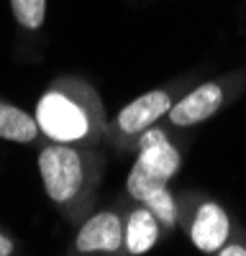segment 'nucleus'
<instances>
[{
  "label": "nucleus",
  "instance_id": "nucleus-1",
  "mask_svg": "<svg viewBox=\"0 0 246 256\" xmlns=\"http://www.w3.org/2000/svg\"><path fill=\"white\" fill-rule=\"evenodd\" d=\"M36 166L49 200L64 220L82 223L95 210L106 174V159L95 146L49 141L38 152Z\"/></svg>",
  "mask_w": 246,
  "mask_h": 256
},
{
  "label": "nucleus",
  "instance_id": "nucleus-2",
  "mask_svg": "<svg viewBox=\"0 0 246 256\" xmlns=\"http://www.w3.org/2000/svg\"><path fill=\"white\" fill-rule=\"evenodd\" d=\"M34 116L41 136L56 144L98 146L108 134V110L100 92L74 74L56 77L36 100Z\"/></svg>",
  "mask_w": 246,
  "mask_h": 256
},
{
  "label": "nucleus",
  "instance_id": "nucleus-3",
  "mask_svg": "<svg viewBox=\"0 0 246 256\" xmlns=\"http://www.w3.org/2000/svg\"><path fill=\"white\" fill-rule=\"evenodd\" d=\"M174 105V95L167 88H154L149 92L138 95L131 100L126 108H120V113L108 123V134L120 148H134L136 138L146 131V128L156 126L164 116L170 113Z\"/></svg>",
  "mask_w": 246,
  "mask_h": 256
},
{
  "label": "nucleus",
  "instance_id": "nucleus-4",
  "mask_svg": "<svg viewBox=\"0 0 246 256\" xmlns=\"http://www.w3.org/2000/svg\"><path fill=\"white\" fill-rule=\"evenodd\" d=\"M180 226H184L192 246L202 254H218V248L234 236L228 210L208 198H198V202L188 210L180 208Z\"/></svg>",
  "mask_w": 246,
  "mask_h": 256
},
{
  "label": "nucleus",
  "instance_id": "nucleus-5",
  "mask_svg": "<svg viewBox=\"0 0 246 256\" xmlns=\"http://www.w3.org/2000/svg\"><path fill=\"white\" fill-rule=\"evenodd\" d=\"M123 230H126V216L118 208L90 212L80 223L70 254H123Z\"/></svg>",
  "mask_w": 246,
  "mask_h": 256
},
{
  "label": "nucleus",
  "instance_id": "nucleus-6",
  "mask_svg": "<svg viewBox=\"0 0 246 256\" xmlns=\"http://www.w3.org/2000/svg\"><path fill=\"white\" fill-rule=\"evenodd\" d=\"M134 152H136V166L144 169L146 174L170 182L182 166V154L180 148L172 144L170 134L164 131V126H152L146 128L134 144Z\"/></svg>",
  "mask_w": 246,
  "mask_h": 256
},
{
  "label": "nucleus",
  "instance_id": "nucleus-7",
  "mask_svg": "<svg viewBox=\"0 0 246 256\" xmlns=\"http://www.w3.org/2000/svg\"><path fill=\"white\" fill-rule=\"evenodd\" d=\"M126 192L134 202L146 205L154 212L162 223V228L172 230V228L180 226V205H177V198L170 190V182L156 180V177L146 174L144 169H138L134 164L128 177H126Z\"/></svg>",
  "mask_w": 246,
  "mask_h": 256
},
{
  "label": "nucleus",
  "instance_id": "nucleus-8",
  "mask_svg": "<svg viewBox=\"0 0 246 256\" xmlns=\"http://www.w3.org/2000/svg\"><path fill=\"white\" fill-rule=\"evenodd\" d=\"M226 102V84L223 82H202L198 88H192L190 92H184L180 100H174V105L170 108L167 126L174 128H192L202 120L213 118Z\"/></svg>",
  "mask_w": 246,
  "mask_h": 256
},
{
  "label": "nucleus",
  "instance_id": "nucleus-9",
  "mask_svg": "<svg viewBox=\"0 0 246 256\" xmlns=\"http://www.w3.org/2000/svg\"><path fill=\"white\" fill-rule=\"evenodd\" d=\"M162 236V223L154 212L141 205L134 202V208L126 212V230H123V254L128 256H141L149 254L156 241Z\"/></svg>",
  "mask_w": 246,
  "mask_h": 256
},
{
  "label": "nucleus",
  "instance_id": "nucleus-10",
  "mask_svg": "<svg viewBox=\"0 0 246 256\" xmlns=\"http://www.w3.org/2000/svg\"><path fill=\"white\" fill-rule=\"evenodd\" d=\"M38 136L41 131L34 113H26L8 100H0V138L13 144H34Z\"/></svg>",
  "mask_w": 246,
  "mask_h": 256
},
{
  "label": "nucleus",
  "instance_id": "nucleus-11",
  "mask_svg": "<svg viewBox=\"0 0 246 256\" xmlns=\"http://www.w3.org/2000/svg\"><path fill=\"white\" fill-rule=\"evenodd\" d=\"M10 10L20 28L38 31L46 20V0H10Z\"/></svg>",
  "mask_w": 246,
  "mask_h": 256
},
{
  "label": "nucleus",
  "instance_id": "nucleus-12",
  "mask_svg": "<svg viewBox=\"0 0 246 256\" xmlns=\"http://www.w3.org/2000/svg\"><path fill=\"white\" fill-rule=\"evenodd\" d=\"M216 256H246V238H238L236 230H234V236L218 248Z\"/></svg>",
  "mask_w": 246,
  "mask_h": 256
},
{
  "label": "nucleus",
  "instance_id": "nucleus-13",
  "mask_svg": "<svg viewBox=\"0 0 246 256\" xmlns=\"http://www.w3.org/2000/svg\"><path fill=\"white\" fill-rule=\"evenodd\" d=\"M10 254H16V241L8 233L0 230V256H10Z\"/></svg>",
  "mask_w": 246,
  "mask_h": 256
}]
</instances>
